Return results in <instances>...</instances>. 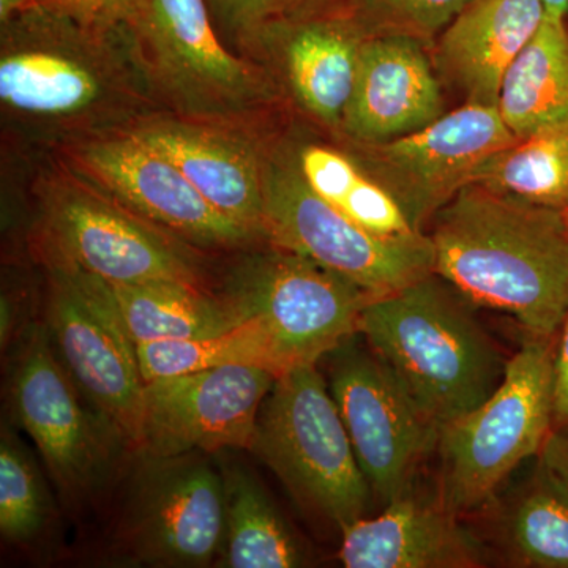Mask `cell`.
Instances as JSON below:
<instances>
[{
    "mask_svg": "<svg viewBox=\"0 0 568 568\" xmlns=\"http://www.w3.org/2000/svg\"><path fill=\"white\" fill-rule=\"evenodd\" d=\"M432 51L406 37L365 39L353 95L334 140L376 144L418 132L446 114Z\"/></svg>",
    "mask_w": 568,
    "mask_h": 568,
    "instance_id": "obj_19",
    "label": "cell"
},
{
    "mask_svg": "<svg viewBox=\"0 0 568 568\" xmlns=\"http://www.w3.org/2000/svg\"><path fill=\"white\" fill-rule=\"evenodd\" d=\"M41 267L52 349L85 399L119 429L130 450L141 452L145 383L111 284L67 265Z\"/></svg>",
    "mask_w": 568,
    "mask_h": 568,
    "instance_id": "obj_11",
    "label": "cell"
},
{
    "mask_svg": "<svg viewBox=\"0 0 568 568\" xmlns=\"http://www.w3.org/2000/svg\"><path fill=\"white\" fill-rule=\"evenodd\" d=\"M13 417L39 448L63 496L84 500L110 481L130 448L119 429L85 399L59 361L44 325L18 339L9 375Z\"/></svg>",
    "mask_w": 568,
    "mask_h": 568,
    "instance_id": "obj_10",
    "label": "cell"
},
{
    "mask_svg": "<svg viewBox=\"0 0 568 568\" xmlns=\"http://www.w3.org/2000/svg\"><path fill=\"white\" fill-rule=\"evenodd\" d=\"M144 383L224 365H261L282 375L271 336L256 317L222 334L136 345Z\"/></svg>",
    "mask_w": 568,
    "mask_h": 568,
    "instance_id": "obj_28",
    "label": "cell"
},
{
    "mask_svg": "<svg viewBox=\"0 0 568 568\" xmlns=\"http://www.w3.org/2000/svg\"><path fill=\"white\" fill-rule=\"evenodd\" d=\"M145 458L119 526L123 552L145 566H211L226 529L223 476L197 452Z\"/></svg>",
    "mask_w": 568,
    "mask_h": 568,
    "instance_id": "obj_15",
    "label": "cell"
},
{
    "mask_svg": "<svg viewBox=\"0 0 568 568\" xmlns=\"http://www.w3.org/2000/svg\"><path fill=\"white\" fill-rule=\"evenodd\" d=\"M33 0H0V21L9 20L18 11L29 9Z\"/></svg>",
    "mask_w": 568,
    "mask_h": 568,
    "instance_id": "obj_36",
    "label": "cell"
},
{
    "mask_svg": "<svg viewBox=\"0 0 568 568\" xmlns=\"http://www.w3.org/2000/svg\"><path fill=\"white\" fill-rule=\"evenodd\" d=\"M29 250L40 265L80 268L112 286L182 283L213 287L207 256L121 203L51 153L26 156Z\"/></svg>",
    "mask_w": 568,
    "mask_h": 568,
    "instance_id": "obj_3",
    "label": "cell"
},
{
    "mask_svg": "<svg viewBox=\"0 0 568 568\" xmlns=\"http://www.w3.org/2000/svg\"><path fill=\"white\" fill-rule=\"evenodd\" d=\"M54 504L40 467L24 444L3 426L0 437V534L31 547L50 529Z\"/></svg>",
    "mask_w": 568,
    "mask_h": 568,
    "instance_id": "obj_29",
    "label": "cell"
},
{
    "mask_svg": "<svg viewBox=\"0 0 568 568\" xmlns=\"http://www.w3.org/2000/svg\"><path fill=\"white\" fill-rule=\"evenodd\" d=\"M355 335L327 357L328 388L373 495L387 506L410 491L418 467L439 444L440 428Z\"/></svg>",
    "mask_w": 568,
    "mask_h": 568,
    "instance_id": "obj_14",
    "label": "cell"
},
{
    "mask_svg": "<svg viewBox=\"0 0 568 568\" xmlns=\"http://www.w3.org/2000/svg\"><path fill=\"white\" fill-rule=\"evenodd\" d=\"M364 41L349 17L274 18L265 26L254 62L271 74L287 108L336 138L353 95Z\"/></svg>",
    "mask_w": 568,
    "mask_h": 568,
    "instance_id": "obj_18",
    "label": "cell"
},
{
    "mask_svg": "<svg viewBox=\"0 0 568 568\" xmlns=\"http://www.w3.org/2000/svg\"><path fill=\"white\" fill-rule=\"evenodd\" d=\"M205 2L224 43L237 54L254 62L257 43L265 26L275 18L274 0H205Z\"/></svg>",
    "mask_w": 568,
    "mask_h": 568,
    "instance_id": "obj_31",
    "label": "cell"
},
{
    "mask_svg": "<svg viewBox=\"0 0 568 568\" xmlns=\"http://www.w3.org/2000/svg\"><path fill=\"white\" fill-rule=\"evenodd\" d=\"M518 138L497 106L465 103L418 132L376 144L335 140L376 179L418 231ZM426 234V233H425Z\"/></svg>",
    "mask_w": 568,
    "mask_h": 568,
    "instance_id": "obj_13",
    "label": "cell"
},
{
    "mask_svg": "<svg viewBox=\"0 0 568 568\" xmlns=\"http://www.w3.org/2000/svg\"><path fill=\"white\" fill-rule=\"evenodd\" d=\"M226 529L223 567H304L306 552L256 478L244 469L224 470Z\"/></svg>",
    "mask_w": 568,
    "mask_h": 568,
    "instance_id": "obj_26",
    "label": "cell"
},
{
    "mask_svg": "<svg viewBox=\"0 0 568 568\" xmlns=\"http://www.w3.org/2000/svg\"><path fill=\"white\" fill-rule=\"evenodd\" d=\"M547 18L555 21H566L568 14V0H544Z\"/></svg>",
    "mask_w": 568,
    "mask_h": 568,
    "instance_id": "obj_37",
    "label": "cell"
},
{
    "mask_svg": "<svg viewBox=\"0 0 568 568\" xmlns=\"http://www.w3.org/2000/svg\"><path fill=\"white\" fill-rule=\"evenodd\" d=\"M283 126L264 141L263 223L268 244L310 257L376 297L435 272L428 234L381 237L321 197L298 170Z\"/></svg>",
    "mask_w": 568,
    "mask_h": 568,
    "instance_id": "obj_8",
    "label": "cell"
},
{
    "mask_svg": "<svg viewBox=\"0 0 568 568\" xmlns=\"http://www.w3.org/2000/svg\"><path fill=\"white\" fill-rule=\"evenodd\" d=\"M497 110L517 138L568 121V26L545 18L500 85Z\"/></svg>",
    "mask_w": 568,
    "mask_h": 568,
    "instance_id": "obj_24",
    "label": "cell"
},
{
    "mask_svg": "<svg viewBox=\"0 0 568 568\" xmlns=\"http://www.w3.org/2000/svg\"><path fill=\"white\" fill-rule=\"evenodd\" d=\"M469 305L433 272L362 313L358 335L440 429L480 406L506 375L508 361Z\"/></svg>",
    "mask_w": 568,
    "mask_h": 568,
    "instance_id": "obj_4",
    "label": "cell"
},
{
    "mask_svg": "<svg viewBox=\"0 0 568 568\" xmlns=\"http://www.w3.org/2000/svg\"><path fill=\"white\" fill-rule=\"evenodd\" d=\"M36 6L91 29L133 26L136 0H33Z\"/></svg>",
    "mask_w": 568,
    "mask_h": 568,
    "instance_id": "obj_32",
    "label": "cell"
},
{
    "mask_svg": "<svg viewBox=\"0 0 568 568\" xmlns=\"http://www.w3.org/2000/svg\"><path fill=\"white\" fill-rule=\"evenodd\" d=\"M545 18L544 0H473L429 50L437 74L465 103L497 106L508 67Z\"/></svg>",
    "mask_w": 568,
    "mask_h": 568,
    "instance_id": "obj_21",
    "label": "cell"
},
{
    "mask_svg": "<svg viewBox=\"0 0 568 568\" xmlns=\"http://www.w3.org/2000/svg\"><path fill=\"white\" fill-rule=\"evenodd\" d=\"M473 183L568 213V121L552 123L489 156Z\"/></svg>",
    "mask_w": 568,
    "mask_h": 568,
    "instance_id": "obj_27",
    "label": "cell"
},
{
    "mask_svg": "<svg viewBox=\"0 0 568 568\" xmlns=\"http://www.w3.org/2000/svg\"><path fill=\"white\" fill-rule=\"evenodd\" d=\"M276 373L224 365L145 383L141 455L174 458L252 447L257 416Z\"/></svg>",
    "mask_w": 568,
    "mask_h": 568,
    "instance_id": "obj_16",
    "label": "cell"
},
{
    "mask_svg": "<svg viewBox=\"0 0 568 568\" xmlns=\"http://www.w3.org/2000/svg\"><path fill=\"white\" fill-rule=\"evenodd\" d=\"M51 155L123 207L205 253L265 244L216 211L166 155L129 130L71 142Z\"/></svg>",
    "mask_w": 568,
    "mask_h": 568,
    "instance_id": "obj_12",
    "label": "cell"
},
{
    "mask_svg": "<svg viewBox=\"0 0 568 568\" xmlns=\"http://www.w3.org/2000/svg\"><path fill=\"white\" fill-rule=\"evenodd\" d=\"M435 272L473 305L558 338L568 312V213L470 183L432 222Z\"/></svg>",
    "mask_w": 568,
    "mask_h": 568,
    "instance_id": "obj_2",
    "label": "cell"
},
{
    "mask_svg": "<svg viewBox=\"0 0 568 568\" xmlns=\"http://www.w3.org/2000/svg\"><path fill=\"white\" fill-rule=\"evenodd\" d=\"M355 0H274L275 18L290 21L347 17Z\"/></svg>",
    "mask_w": 568,
    "mask_h": 568,
    "instance_id": "obj_34",
    "label": "cell"
},
{
    "mask_svg": "<svg viewBox=\"0 0 568 568\" xmlns=\"http://www.w3.org/2000/svg\"><path fill=\"white\" fill-rule=\"evenodd\" d=\"M133 26L91 29L33 6L0 21L2 145L17 159L162 112Z\"/></svg>",
    "mask_w": 568,
    "mask_h": 568,
    "instance_id": "obj_1",
    "label": "cell"
},
{
    "mask_svg": "<svg viewBox=\"0 0 568 568\" xmlns=\"http://www.w3.org/2000/svg\"><path fill=\"white\" fill-rule=\"evenodd\" d=\"M283 134L306 183L336 211L381 237L425 234L418 233L395 197L334 138L321 140L286 123Z\"/></svg>",
    "mask_w": 568,
    "mask_h": 568,
    "instance_id": "obj_22",
    "label": "cell"
},
{
    "mask_svg": "<svg viewBox=\"0 0 568 568\" xmlns=\"http://www.w3.org/2000/svg\"><path fill=\"white\" fill-rule=\"evenodd\" d=\"M129 132L166 155L216 211L265 241L264 141L272 130L248 132L162 111Z\"/></svg>",
    "mask_w": 568,
    "mask_h": 568,
    "instance_id": "obj_17",
    "label": "cell"
},
{
    "mask_svg": "<svg viewBox=\"0 0 568 568\" xmlns=\"http://www.w3.org/2000/svg\"><path fill=\"white\" fill-rule=\"evenodd\" d=\"M111 287L134 345L222 334L250 320L219 290L171 282Z\"/></svg>",
    "mask_w": 568,
    "mask_h": 568,
    "instance_id": "obj_23",
    "label": "cell"
},
{
    "mask_svg": "<svg viewBox=\"0 0 568 568\" xmlns=\"http://www.w3.org/2000/svg\"><path fill=\"white\" fill-rule=\"evenodd\" d=\"M473 0H355L347 17L373 37H406L432 50Z\"/></svg>",
    "mask_w": 568,
    "mask_h": 568,
    "instance_id": "obj_30",
    "label": "cell"
},
{
    "mask_svg": "<svg viewBox=\"0 0 568 568\" xmlns=\"http://www.w3.org/2000/svg\"><path fill=\"white\" fill-rule=\"evenodd\" d=\"M237 254L219 291L264 324L282 375L317 364L357 335L362 313L376 298L316 261L268 242Z\"/></svg>",
    "mask_w": 568,
    "mask_h": 568,
    "instance_id": "obj_9",
    "label": "cell"
},
{
    "mask_svg": "<svg viewBox=\"0 0 568 568\" xmlns=\"http://www.w3.org/2000/svg\"><path fill=\"white\" fill-rule=\"evenodd\" d=\"M568 422V312L555 349V425Z\"/></svg>",
    "mask_w": 568,
    "mask_h": 568,
    "instance_id": "obj_35",
    "label": "cell"
},
{
    "mask_svg": "<svg viewBox=\"0 0 568 568\" xmlns=\"http://www.w3.org/2000/svg\"><path fill=\"white\" fill-rule=\"evenodd\" d=\"M493 536L508 566L568 568V500L540 466L497 506Z\"/></svg>",
    "mask_w": 568,
    "mask_h": 568,
    "instance_id": "obj_25",
    "label": "cell"
},
{
    "mask_svg": "<svg viewBox=\"0 0 568 568\" xmlns=\"http://www.w3.org/2000/svg\"><path fill=\"white\" fill-rule=\"evenodd\" d=\"M134 36L163 110L192 121L265 133L287 104L260 63L231 50L205 0H136Z\"/></svg>",
    "mask_w": 568,
    "mask_h": 568,
    "instance_id": "obj_5",
    "label": "cell"
},
{
    "mask_svg": "<svg viewBox=\"0 0 568 568\" xmlns=\"http://www.w3.org/2000/svg\"><path fill=\"white\" fill-rule=\"evenodd\" d=\"M556 339L526 336L493 395L440 429L439 499L458 517L488 507L514 470L540 454L555 426Z\"/></svg>",
    "mask_w": 568,
    "mask_h": 568,
    "instance_id": "obj_7",
    "label": "cell"
},
{
    "mask_svg": "<svg viewBox=\"0 0 568 568\" xmlns=\"http://www.w3.org/2000/svg\"><path fill=\"white\" fill-rule=\"evenodd\" d=\"M459 518L440 499L425 503L407 491L377 517L343 529L338 559L346 568L484 567V545Z\"/></svg>",
    "mask_w": 568,
    "mask_h": 568,
    "instance_id": "obj_20",
    "label": "cell"
},
{
    "mask_svg": "<svg viewBox=\"0 0 568 568\" xmlns=\"http://www.w3.org/2000/svg\"><path fill=\"white\" fill-rule=\"evenodd\" d=\"M537 458L538 466L568 500V422L552 426Z\"/></svg>",
    "mask_w": 568,
    "mask_h": 568,
    "instance_id": "obj_33",
    "label": "cell"
},
{
    "mask_svg": "<svg viewBox=\"0 0 568 568\" xmlns=\"http://www.w3.org/2000/svg\"><path fill=\"white\" fill-rule=\"evenodd\" d=\"M317 364L287 369L265 396L250 450L295 503L342 532L373 495Z\"/></svg>",
    "mask_w": 568,
    "mask_h": 568,
    "instance_id": "obj_6",
    "label": "cell"
}]
</instances>
